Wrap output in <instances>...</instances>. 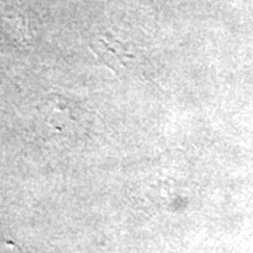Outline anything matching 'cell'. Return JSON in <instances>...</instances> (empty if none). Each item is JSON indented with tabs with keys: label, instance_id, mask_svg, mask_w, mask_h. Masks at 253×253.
I'll list each match as a JSON object with an SVG mask.
<instances>
[{
	"label": "cell",
	"instance_id": "obj_1",
	"mask_svg": "<svg viewBox=\"0 0 253 253\" xmlns=\"http://www.w3.org/2000/svg\"><path fill=\"white\" fill-rule=\"evenodd\" d=\"M94 54L114 71H126L134 61V55L129 52L121 41L111 37H100L91 44Z\"/></svg>",
	"mask_w": 253,
	"mask_h": 253
}]
</instances>
